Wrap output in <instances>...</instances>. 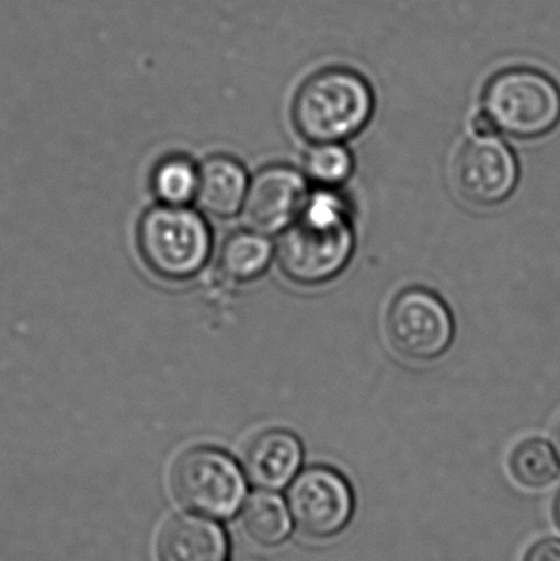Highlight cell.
I'll use <instances>...</instances> for the list:
<instances>
[{
  "label": "cell",
  "mask_w": 560,
  "mask_h": 561,
  "mask_svg": "<svg viewBox=\"0 0 560 561\" xmlns=\"http://www.w3.org/2000/svg\"><path fill=\"white\" fill-rule=\"evenodd\" d=\"M137 243L148 268L168 280L194 278L213 253L209 226L186 206L148 209L138 224Z\"/></svg>",
  "instance_id": "obj_3"
},
{
  "label": "cell",
  "mask_w": 560,
  "mask_h": 561,
  "mask_svg": "<svg viewBox=\"0 0 560 561\" xmlns=\"http://www.w3.org/2000/svg\"><path fill=\"white\" fill-rule=\"evenodd\" d=\"M387 335L404 358L431 362L453 345L456 323L443 297L426 287H408L388 307Z\"/></svg>",
  "instance_id": "obj_6"
},
{
  "label": "cell",
  "mask_w": 560,
  "mask_h": 561,
  "mask_svg": "<svg viewBox=\"0 0 560 561\" xmlns=\"http://www.w3.org/2000/svg\"><path fill=\"white\" fill-rule=\"evenodd\" d=\"M482 112L496 131L518 140H535L559 125L560 88L539 69H503L483 89Z\"/></svg>",
  "instance_id": "obj_2"
},
{
  "label": "cell",
  "mask_w": 560,
  "mask_h": 561,
  "mask_svg": "<svg viewBox=\"0 0 560 561\" xmlns=\"http://www.w3.org/2000/svg\"><path fill=\"white\" fill-rule=\"evenodd\" d=\"M275 249L268 236L247 229L227 237L220 247L219 268L236 283L260 278L272 265Z\"/></svg>",
  "instance_id": "obj_13"
},
{
  "label": "cell",
  "mask_w": 560,
  "mask_h": 561,
  "mask_svg": "<svg viewBox=\"0 0 560 561\" xmlns=\"http://www.w3.org/2000/svg\"><path fill=\"white\" fill-rule=\"evenodd\" d=\"M555 450H556V454H558V457L560 460V424H559L558 431H556V434H555Z\"/></svg>",
  "instance_id": "obj_21"
},
{
  "label": "cell",
  "mask_w": 560,
  "mask_h": 561,
  "mask_svg": "<svg viewBox=\"0 0 560 561\" xmlns=\"http://www.w3.org/2000/svg\"><path fill=\"white\" fill-rule=\"evenodd\" d=\"M354 167V157L344 145L318 144L306 154L305 176L316 186L335 190L352 176Z\"/></svg>",
  "instance_id": "obj_17"
},
{
  "label": "cell",
  "mask_w": 560,
  "mask_h": 561,
  "mask_svg": "<svg viewBox=\"0 0 560 561\" xmlns=\"http://www.w3.org/2000/svg\"><path fill=\"white\" fill-rule=\"evenodd\" d=\"M243 526L260 546L275 547L292 534V514L282 497L272 491H260L243 503Z\"/></svg>",
  "instance_id": "obj_14"
},
{
  "label": "cell",
  "mask_w": 560,
  "mask_h": 561,
  "mask_svg": "<svg viewBox=\"0 0 560 561\" xmlns=\"http://www.w3.org/2000/svg\"><path fill=\"white\" fill-rule=\"evenodd\" d=\"M286 503L296 527L315 539L341 534L355 511L351 483L344 474L329 467H311L296 474Z\"/></svg>",
  "instance_id": "obj_7"
},
{
  "label": "cell",
  "mask_w": 560,
  "mask_h": 561,
  "mask_svg": "<svg viewBox=\"0 0 560 561\" xmlns=\"http://www.w3.org/2000/svg\"><path fill=\"white\" fill-rule=\"evenodd\" d=\"M355 252L352 219L319 222L298 217L276 247L279 268L293 283L321 286L338 278Z\"/></svg>",
  "instance_id": "obj_5"
},
{
  "label": "cell",
  "mask_w": 560,
  "mask_h": 561,
  "mask_svg": "<svg viewBox=\"0 0 560 561\" xmlns=\"http://www.w3.org/2000/svg\"><path fill=\"white\" fill-rule=\"evenodd\" d=\"M160 561H229L226 530L209 517L183 514L164 527L158 542Z\"/></svg>",
  "instance_id": "obj_11"
},
{
  "label": "cell",
  "mask_w": 560,
  "mask_h": 561,
  "mask_svg": "<svg viewBox=\"0 0 560 561\" xmlns=\"http://www.w3.org/2000/svg\"><path fill=\"white\" fill-rule=\"evenodd\" d=\"M510 470L526 488H545L560 474V460L555 448L541 438H528L513 450Z\"/></svg>",
  "instance_id": "obj_16"
},
{
  "label": "cell",
  "mask_w": 560,
  "mask_h": 561,
  "mask_svg": "<svg viewBox=\"0 0 560 561\" xmlns=\"http://www.w3.org/2000/svg\"><path fill=\"white\" fill-rule=\"evenodd\" d=\"M305 458L301 440L292 432L268 431L253 438L243 455V471L253 486L278 491L288 486Z\"/></svg>",
  "instance_id": "obj_10"
},
{
  "label": "cell",
  "mask_w": 560,
  "mask_h": 561,
  "mask_svg": "<svg viewBox=\"0 0 560 561\" xmlns=\"http://www.w3.org/2000/svg\"><path fill=\"white\" fill-rule=\"evenodd\" d=\"M199 168L186 157L163 158L151 173V191L164 206H187L196 199Z\"/></svg>",
  "instance_id": "obj_15"
},
{
  "label": "cell",
  "mask_w": 560,
  "mask_h": 561,
  "mask_svg": "<svg viewBox=\"0 0 560 561\" xmlns=\"http://www.w3.org/2000/svg\"><path fill=\"white\" fill-rule=\"evenodd\" d=\"M523 561H560V540L545 539L535 543Z\"/></svg>",
  "instance_id": "obj_18"
},
{
  "label": "cell",
  "mask_w": 560,
  "mask_h": 561,
  "mask_svg": "<svg viewBox=\"0 0 560 561\" xmlns=\"http://www.w3.org/2000/svg\"><path fill=\"white\" fill-rule=\"evenodd\" d=\"M249 184V174L239 161L230 157H213L199 167L194 201L203 213L229 219L242 210Z\"/></svg>",
  "instance_id": "obj_12"
},
{
  "label": "cell",
  "mask_w": 560,
  "mask_h": 561,
  "mask_svg": "<svg viewBox=\"0 0 560 561\" xmlns=\"http://www.w3.org/2000/svg\"><path fill=\"white\" fill-rule=\"evenodd\" d=\"M171 486L184 507L209 519H230L245 503V474L219 448L186 451L174 465Z\"/></svg>",
  "instance_id": "obj_4"
},
{
  "label": "cell",
  "mask_w": 560,
  "mask_h": 561,
  "mask_svg": "<svg viewBox=\"0 0 560 561\" xmlns=\"http://www.w3.org/2000/svg\"><path fill=\"white\" fill-rule=\"evenodd\" d=\"M472 130L476 137H492V135L499 134L496 128L493 127L492 121H490L483 112H480V114L473 117Z\"/></svg>",
  "instance_id": "obj_19"
},
{
  "label": "cell",
  "mask_w": 560,
  "mask_h": 561,
  "mask_svg": "<svg viewBox=\"0 0 560 561\" xmlns=\"http://www.w3.org/2000/svg\"><path fill=\"white\" fill-rule=\"evenodd\" d=\"M518 181V158L495 135L467 141L454 161L457 193L472 206L495 207L506 203Z\"/></svg>",
  "instance_id": "obj_8"
},
{
  "label": "cell",
  "mask_w": 560,
  "mask_h": 561,
  "mask_svg": "<svg viewBox=\"0 0 560 561\" xmlns=\"http://www.w3.org/2000/svg\"><path fill=\"white\" fill-rule=\"evenodd\" d=\"M309 197L308 180L292 167L265 168L250 181L242 213L247 229L263 236L285 232Z\"/></svg>",
  "instance_id": "obj_9"
},
{
  "label": "cell",
  "mask_w": 560,
  "mask_h": 561,
  "mask_svg": "<svg viewBox=\"0 0 560 561\" xmlns=\"http://www.w3.org/2000/svg\"><path fill=\"white\" fill-rule=\"evenodd\" d=\"M552 514H555L556 524H558L560 529V490L558 496H556L555 506H552Z\"/></svg>",
  "instance_id": "obj_20"
},
{
  "label": "cell",
  "mask_w": 560,
  "mask_h": 561,
  "mask_svg": "<svg viewBox=\"0 0 560 561\" xmlns=\"http://www.w3.org/2000/svg\"><path fill=\"white\" fill-rule=\"evenodd\" d=\"M375 112L370 82L344 66L319 69L296 92L292 117L311 144H342L357 137Z\"/></svg>",
  "instance_id": "obj_1"
}]
</instances>
